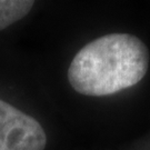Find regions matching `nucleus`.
Returning <instances> with one entry per match:
<instances>
[{
  "instance_id": "obj_1",
  "label": "nucleus",
  "mask_w": 150,
  "mask_h": 150,
  "mask_svg": "<svg viewBox=\"0 0 150 150\" xmlns=\"http://www.w3.org/2000/svg\"><path fill=\"white\" fill-rule=\"evenodd\" d=\"M148 66L149 51L139 38L109 33L78 51L68 69V80L81 95L109 96L137 85Z\"/></svg>"
},
{
  "instance_id": "obj_2",
  "label": "nucleus",
  "mask_w": 150,
  "mask_h": 150,
  "mask_svg": "<svg viewBox=\"0 0 150 150\" xmlns=\"http://www.w3.org/2000/svg\"><path fill=\"white\" fill-rule=\"evenodd\" d=\"M47 136L35 118L0 100V150H45Z\"/></svg>"
},
{
  "instance_id": "obj_3",
  "label": "nucleus",
  "mask_w": 150,
  "mask_h": 150,
  "mask_svg": "<svg viewBox=\"0 0 150 150\" xmlns=\"http://www.w3.org/2000/svg\"><path fill=\"white\" fill-rule=\"evenodd\" d=\"M35 5L32 0H0V30L21 20Z\"/></svg>"
}]
</instances>
